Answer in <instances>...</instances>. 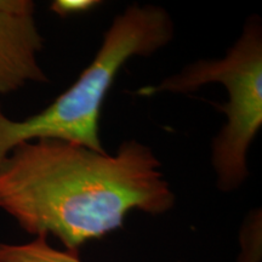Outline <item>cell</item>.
Listing matches in <instances>:
<instances>
[{"label": "cell", "mask_w": 262, "mask_h": 262, "mask_svg": "<svg viewBox=\"0 0 262 262\" xmlns=\"http://www.w3.org/2000/svg\"><path fill=\"white\" fill-rule=\"evenodd\" d=\"M152 148L126 140L114 156L62 140L19 143L0 160V210L29 234H54L68 250L123 227L133 210L175 204Z\"/></svg>", "instance_id": "1"}, {"label": "cell", "mask_w": 262, "mask_h": 262, "mask_svg": "<svg viewBox=\"0 0 262 262\" xmlns=\"http://www.w3.org/2000/svg\"><path fill=\"white\" fill-rule=\"evenodd\" d=\"M175 34L171 16L156 5L127 6L103 34L94 60L78 80L40 112L12 120L0 108V160L27 141L52 139L107 153L100 137V118L108 91L130 58L150 56Z\"/></svg>", "instance_id": "2"}, {"label": "cell", "mask_w": 262, "mask_h": 262, "mask_svg": "<svg viewBox=\"0 0 262 262\" xmlns=\"http://www.w3.org/2000/svg\"><path fill=\"white\" fill-rule=\"evenodd\" d=\"M220 83L228 101L217 104L226 124L212 141L211 164L222 192L241 188L249 178L248 152L262 126V26L253 16L241 37L217 60H199L156 86L142 88L141 96L160 93L189 94L206 84Z\"/></svg>", "instance_id": "3"}, {"label": "cell", "mask_w": 262, "mask_h": 262, "mask_svg": "<svg viewBox=\"0 0 262 262\" xmlns=\"http://www.w3.org/2000/svg\"><path fill=\"white\" fill-rule=\"evenodd\" d=\"M31 0H0V94L15 93L28 83H47L39 63L44 38Z\"/></svg>", "instance_id": "4"}, {"label": "cell", "mask_w": 262, "mask_h": 262, "mask_svg": "<svg viewBox=\"0 0 262 262\" xmlns=\"http://www.w3.org/2000/svg\"><path fill=\"white\" fill-rule=\"evenodd\" d=\"M0 262H81L78 250H58L38 235L26 244L0 243Z\"/></svg>", "instance_id": "5"}, {"label": "cell", "mask_w": 262, "mask_h": 262, "mask_svg": "<svg viewBox=\"0 0 262 262\" xmlns=\"http://www.w3.org/2000/svg\"><path fill=\"white\" fill-rule=\"evenodd\" d=\"M98 4L101 3L95 2V0H55L50 9L56 15L66 17V16L83 14Z\"/></svg>", "instance_id": "6"}]
</instances>
